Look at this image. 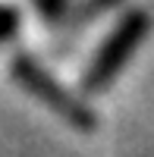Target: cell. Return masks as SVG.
Here are the masks:
<instances>
[{"label":"cell","instance_id":"1","mask_svg":"<svg viewBox=\"0 0 154 157\" xmlns=\"http://www.w3.org/2000/svg\"><path fill=\"white\" fill-rule=\"evenodd\" d=\"M13 75H16V82H19L25 91H32L44 107H50L60 120H66L69 126H75V129H94V126H98L94 113L88 110L75 94H69V91L63 88L35 57L19 54L16 60H13Z\"/></svg>","mask_w":154,"mask_h":157},{"label":"cell","instance_id":"2","mask_svg":"<svg viewBox=\"0 0 154 157\" xmlns=\"http://www.w3.org/2000/svg\"><path fill=\"white\" fill-rule=\"evenodd\" d=\"M145 35H148V13L129 10L117 22V29L110 32V38L98 47L91 66L85 72V91H104L117 78V72L126 66V60L135 54V47L142 44Z\"/></svg>","mask_w":154,"mask_h":157},{"label":"cell","instance_id":"3","mask_svg":"<svg viewBox=\"0 0 154 157\" xmlns=\"http://www.w3.org/2000/svg\"><path fill=\"white\" fill-rule=\"evenodd\" d=\"M16 25H19V13H16V6H0V44L6 41V38L16 32Z\"/></svg>","mask_w":154,"mask_h":157}]
</instances>
